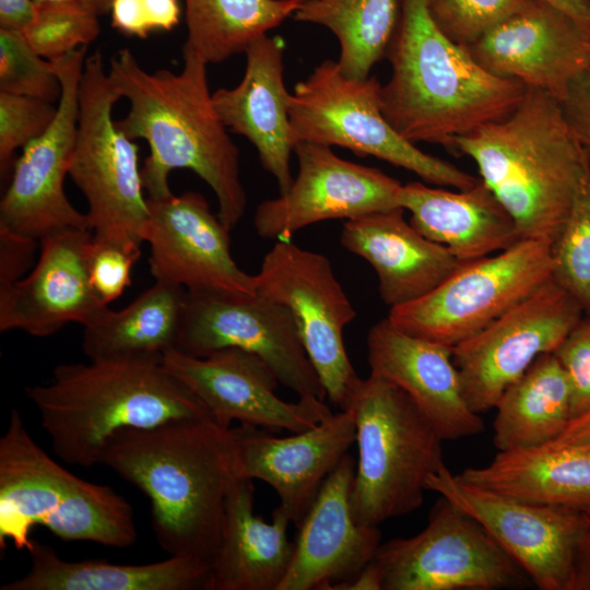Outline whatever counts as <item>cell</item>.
Instances as JSON below:
<instances>
[{"instance_id": "1", "label": "cell", "mask_w": 590, "mask_h": 590, "mask_svg": "<svg viewBox=\"0 0 590 590\" xmlns=\"http://www.w3.org/2000/svg\"><path fill=\"white\" fill-rule=\"evenodd\" d=\"M184 67L148 72L134 55L120 49L110 61L108 76L118 94L130 103L116 120L131 140L148 142L150 154L141 168L150 199L173 194L168 177L177 168L196 173L214 192L219 217L232 231L246 210L239 152L212 102L206 66L192 49L182 47Z\"/></svg>"}, {"instance_id": "2", "label": "cell", "mask_w": 590, "mask_h": 590, "mask_svg": "<svg viewBox=\"0 0 590 590\" xmlns=\"http://www.w3.org/2000/svg\"><path fill=\"white\" fill-rule=\"evenodd\" d=\"M236 427L212 418L127 428L105 444L98 464L143 492L152 529L169 556L211 562L236 471Z\"/></svg>"}, {"instance_id": "3", "label": "cell", "mask_w": 590, "mask_h": 590, "mask_svg": "<svg viewBox=\"0 0 590 590\" xmlns=\"http://www.w3.org/2000/svg\"><path fill=\"white\" fill-rule=\"evenodd\" d=\"M386 57L391 76L381 85V109L411 143L446 148L460 135L509 115L527 87L484 69L434 23L424 0H401Z\"/></svg>"}, {"instance_id": "4", "label": "cell", "mask_w": 590, "mask_h": 590, "mask_svg": "<svg viewBox=\"0 0 590 590\" xmlns=\"http://www.w3.org/2000/svg\"><path fill=\"white\" fill-rule=\"evenodd\" d=\"M448 149L474 161L522 239L554 244L589 161L559 99L527 88L509 115L455 138Z\"/></svg>"}, {"instance_id": "5", "label": "cell", "mask_w": 590, "mask_h": 590, "mask_svg": "<svg viewBox=\"0 0 590 590\" xmlns=\"http://www.w3.org/2000/svg\"><path fill=\"white\" fill-rule=\"evenodd\" d=\"M25 394L36 406L55 453L85 468L98 464L105 444L121 429L211 418L160 359L60 364L49 382L26 387Z\"/></svg>"}, {"instance_id": "6", "label": "cell", "mask_w": 590, "mask_h": 590, "mask_svg": "<svg viewBox=\"0 0 590 590\" xmlns=\"http://www.w3.org/2000/svg\"><path fill=\"white\" fill-rule=\"evenodd\" d=\"M347 410L358 447L351 495L355 520L379 526L420 508L428 476L445 465L444 440L433 424L403 390L370 374Z\"/></svg>"}, {"instance_id": "7", "label": "cell", "mask_w": 590, "mask_h": 590, "mask_svg": "<svg viewBox=\"0 0 590 590\" xmlns=\"http://www.w3.org/2000/svg\"><path fill=\"white\" fill-rule=\"evenodd\" d=\"M121 98L99 51L86 57L79 91V122L69 176L84 194L94 239L141 251L150 211L139 148L117 126Z\"/></svg>"}, {"instance_id": "8", "label": "cell", "mask_w": 590, "mask_h": 590, "mask_svg": "<svg viewBox=\"0 0 590 590\" xmlns=\"http://www.w3.org/2000/svg\"><path fill=\"white\" fill-rule=\"evenodd\" d=\"M380 93L376 76L350 78L338 62L322 61L296 84L291 96L295 144L344 148L358 156H374L404 168L439 187L464 190L479 182L474 176L402 138L382 113Z\"/></svg>"}, {"instance_id": "9", "label": "cell", "mask_w": 590, "mask_h": 590, "mask_svg": "<svg viewBox=\"0 0 590 590\" xmlns=\"http://www.w3.org/2000/svg\"><path fill=\"white\" fill-rule=\"evenodd\" d=\"M552 279V244L526 238L463 262L428 294L390 308L387 318L413 337L453 347Z\"/></svg>"}, {"instance_id": "10", "label": "cell", "mask_w": 590, "mask_h": 590, "mask_svg": "<svg viewBox=\"0 0 590 590\" xmlns=\"http://www.w3.org/2000/svg\"><path fill=\"white\" fill-rule=\"evenodd\" d=\"M374 560L384 590H497L531 581L476 519L442 496L421 532L381 543Z\"/></svg>"}, {"instance_id": "11", "label": "cell", "mask_w": 590, "mask_h": 590, "mask_svg": "<svg viewBox=\"0 0 590 590\" xmlns=\"http://www.w3.org/2000/svg\"><path fill=\"white\" fill-rule=\"evenodd\" d=\"M256 293L285 306L330 402L347 410L361 381L347 356L343 330L356 311L330 260L279 240L255 274Z\"/></svg>"}, {"instance_id": "12", "label": "cell", "mask_w": 590, "mask_h": 590, "mask_svg": "<svg viewBox=\"0 0 590 590\" xmlns=\"http://www.w3.org/2000/svg\"><path fill=\"white\" fill-rule=\"evenodd\" d=\"M85 59L83 46L50 60L61 83L57 114L45 132L22 149L0 201V227L16 235L40 241L68 228L91 229L86 213L70 203L63 187L75 145Z\"/></svg>"}, {"instance_id": "13", "label": "cell", "mask_w": 590, "mask_h": 590, "mask_svg": "<svg viewBox=\"0 0 590 590\" xmlns=\"http://www.w3.org/2000/svg\"><path fill=\"white\" fill-rule=\"evenodd\" d=\"M583 315L579 303L552 279L455 345L452 358L470 408L480 415L494 409L539 356L556 351Z\"/></svg>"}, {"instance_id": "14", "label": "cell", "mask_w": 590, "mask_h": 590, "mask_svg": "<svg viewBox=\"0 0 590 590\" xmlns=\"http://www.w3.org/2000/svg\"><path fill=\"white\" fill-rule=\"evenodd\" d=\"M227 347L260 356L280 384L298 398H324L296 322L285 306L258 293L187 292L176 349L192 356H205Z\"/></svg>"}, {"instance_id": "15", "label": "cell", "mask_w": 590, "mask_h": 590, "mask_svg": "<svg viewBox=\"0 0 590 590\" xmlns=\"http://www.w3.org/2000/svg\"><path fill=\"white\" fill-rule=\"evenodd\" d=\"M426 489L476 519L539 589H569L580 509L503 495L461 480L446 464L428 476Z\"/></svg>"}, {"instance_id": "16", "label": "cell", "mask_w": 590, "mask_h": 590, "mask_svg": "<svg viewBox=\"0 0 590 590\" xmlns=\"http://www.w3.org/2000/svg\"><path fill=\"white\" fill-rule=\"evenodd\" d=\"M162 363L203 403L212 420L224 427L234 421L269 432L299 433L332 414L323 399L286 402L275 393L280 381L257 354L236 347L192 356L172 349Z\"/></svg>"}, {"instance_id": "17", "label": "cell", "mask_w": 590, "mask_h": 590, "mask_svg": "<svg viewBox=\"0 0 590 590\" xmlns=\"http://www.w3.org/2000/svg\"><path fill=\"white\" fill-rule=\"evenodd\" d=\"M294 152L298 173L290 189L256 209L260 237L286 240L317 222L402 209L403 185L380 169L344 160L322 144L298 142Z\"/></svg>"}, {"instance_id": "18", "label": "cell", "mask_w": 590, "mask_h": 590, "mask_svg": "<svg viewBox=\"0 0 590 590\" xmlns=\"http://www.w3.org/2000/svg\"><path fill=\"white\" fill-rule=\"evenodd\" d=\"M144 241L155 281L194 294H256L255 275L244 272L231 255L229 229L194 191L148 198Z\"/></svg>"}, {"instance_id": "19", "label": "cell", "mask_w": 590, "mask_h": 590, "mask_svg": "<svg viewBox=\"0 0 590 590\" xmlns=\"http://www.w3.org/2000/svg\"><path fill=\"white\" fill-rule=\"evenodd\" d=\"M465 48L491 73L559 101L590 67V33L542 0H533Z\"/></svg>"}, {"instance_id": "20", "label": "cell", "mask_w": 590, "mask_h": 590, "mask_svg": "<svg viewBox=\"0 0 590 590\" xmlns=\"http://www.w3.org/2000/svg\"><path fill=\"white\" fill-rule=\"evenodd\" d=\"M236 430L237 475L269 484L279 496V507L296 528L327 477L356 441L350 410L332 413L316 426L287 437L245 425Z\"/></svg>"}, {"instance_id": "21", "label": "cell", "mask_w": 590, "mask_h": 590, "mask_svg": "<svg viewBox=\"0 0 590 590\" xmlns=\"http://www.w3.org/2000/svg\"><path fill=\"white\" fill-rule=\"evenodd\" d=\"M93 232L68 228L39 241L31 273L0 290V331L47 337L69 322L86 324L104 305L88 279Z\"/></svg>"}, {"instance_id": "22", "label": "cell", "mask_w": 590, "mask_h": 590, "mask_svg": "<svg viewBox=\"0 0 590 590\" xmlns=\"http://www.w3.org/2000/svg\"><path fill=\"white\" fill-rule=\"evenodd\" d=\"M354 459L345 455L306 514L278 590H330L355 578L381 544L378 526L358 523L352 511Z\"/></svg>"}, {"instance_id": "23", "label": "cell", "mask_w": 590, "mask_h": 590, "mask_svg": "<svg viewBox=\"0 0 590 590\" xmlns=\"http://www.w3.org/2000/svg\"><path fill=\"white\" fill-rule=\"evenodd\" d=\"M367 352L370 375L403 390L442 440L484 430L480 414L464 398L451 346L413 337L385 318L370 328Z\"/></svg>"}, {"instance_id": "24", "label": "cell", "mask_w": 590, "mask_h": 590, "mask_svg": "<svg viewBox=\"0 0 590 590\" xmlns=\"http://www.w3.org/2000/svg\"><path fill=\"white\" fill-rule=\"evenodd\" d=\"M284 42L262 35L245 50L246 70L238 85L212 93L214 109L228 131L245 137L262 167L286 192L294 178L290 157L295 141L290 120L292 94L284 83Z\"/></svg>"}, {"instance_id": "25", "label": "cell", "mask_w": 590, "mask_h": 590, "mask_svg": "<svg viewBox=\"0 0 590 590\" xmlns=\"http://www.w3.org/2000/svg\"><path fill=\"white\" fill-rule=\"evenodd\" d=\"M403 212L396 209L346 220L340 235L347 251L374 268L380 298L390 308L428 294L463 263L416 231Z\"/></svg>"}, {"instance_id": "26", "label": "cell", "mask_w": 590, "mask_h": 590, "mask_svg": "<svg viewBox=\"0 0 590 590\" xmlns=\"http://www.w3.org/2000/svg\"><path fill=\"white\" fill-rule=\"evenodd\" d=\"M252 481L237 476L229 488L206 590H278L287 573L295 545L287 536L291 520L279 506L271 522L255 514Z\"/></svg>"}, {"instance_id": "27", "label": "cell", "mask_w": 590, "mask_h": 590, "mask_svg": "<svg viewBox=\"0 0 590 590\" xmlns=\"http://www.w3.org/2000/svg\"><path fill=\"white\" fill-rule=\"evenodd\" d=\"M400 206L410 213L416 231L463 262L503 251L522 239L510 214L481 180L456 191L408 182L400 192Z\"/></svg>"}, {"instance_id": "28", "label": "cell", "mask_w": 590, "mask_h": 590, "mask_svg": "<svg viewBox=\"0 0 590 590\" xmlns=\"http://www.w3.org/2000/svg\"><path fill=\"white\" fill-rule=\"evenodd\" d=\"M76 475L57 463L28 434L16 409L0 438V546H33L31 532L44 527Z\"/></svg>"}, {"instance_id": "29", "label": "cell", "mask_w": 590, "mask_h": 590, "mask_svg": "<svg viewBox=\"0 0 590 590\" xmlns=\"http://www.w3.org/2000/svg\"><path fill=\"white\" fill-rule=\"evenodd\" d=\"M28 571L0 590H206L210 563L185 556L141 565L66 560L33 540Z\"/></svg>"}, {"instance_id": "30", "label": "cell", "mask_w": 590, "mask_h": 590, "mask_svg": "<svg viewBox=\"0 0 590 590\" xmlns=\"http://www.w3.org/2000/svg\"><path fill=\"white\" fill-rule=\"evenodd\" d=\"M521 500L582 509L590 505V451L544 444L498 451L486 465L457 474Z\"/></svg>"}, {"instance_id": "31", "label": "cell", "mask_w": 590, "mask_h": 590, "mask_svg": "<svg viewBox=\"0 0 590 590\" xmlns=\"http://www.w3.org/2000/svg\"><path fill=\"white\" fill-rule=\"evenodd\" d=\"M187 291L155 281L130 305L102 307L83 326L82 350L90 361L150 358L162 361L176 349Z\"/></svg>"}, {"instance_id": "32", "label": "cell", "mask_w": 590, "mask_h": 590, "mask_svg": "<svg viewBox=\"0 0 590 590\" xmlns=\"http://www.w3.org/2000/svg\"><path fill=\"white\" fill-rule=\"evenodd\" d=\"M498 451L548 444L571 418V388L554 353L539 356L500 396L495 408Z\"/></svg>"}, {"instance_id": "33", "label": "cell", "mask_w": 590, "mask_h": 590, "mask_svg": "<svg viewBox=\"0 0 590 590\" xmlns=\"http://www.w3.org/2000/svg\"><path fill=\"white\" fill-rule=\"evenodd\" d=\"M400 11L398 0H304L292 16L329 28L340 44L342 72L366 79L386 57Z\"/></svg>"}, {"instance_id": "34", "label": "cell", "mask_w": 590, "mask_h": 590, "mask_svg": "<svg viewBox=\"0 0 590 590\" xmlns=\"http://www.w3.org/2000/svg\"><path fill=\"white\" fill-rule=\"evenodd\" d=\"M304 0H185V46L206 63L245 52L258 37L292 16Z\"/></svg>"}, {"instance_id": "35", "label": "cell", "mask_w": 590, "mask_h": 590, "mask_svg": "<svg viewBox=\"0 0 590 590\" xmlns=\"http://www.w3.org/2000/svg\"><path fill=\"white\" fill-rule=\"evenodd\" d=\"M44 527L64 541L127 547L138 538L131 505L111 487L75 476Z\"/></svg>"}, {"instance_id": "36", "label": "cell", "mask_w": 590, "mask_h": 590, "mask_svg": "<svg viewBox=\"0 0 590 590\" xmlns=\"http://www.w3.org/2000/svg\"><path fill=\"white\" fill-rule=\"evenodd\" d=\"M553 280L590 315V161L580 176L565 224L552 245Z\"/></svg>"}, {"instance_id": "37", "label": "cell", "mask_w": 590, "mask_h": 590, "mask_svg": "<svg viewBox=\"0 0 590 590\" xmlns=\"http://www.w3.org/2000/svg\"><path fill=\"white\" fill-rule=\"evenodd\" d=\"M99 31L98 15L87 7L44 1L35 3L34 14L22 33L38 55L54 60L88 45Z\"/></svg>"}, {"instance_id": "38", "label": "cell", "mask_w": 590, "mask_h": 590, "mask_svg": "<svg viewBox=\"0 0 590 590\" xmlns=\"http://www.w3.org/2000/svg\"><path fill=\"white\" fill-rule=\"evenodd\" d=\"M0 92L50 103L61 96L52 62L38 55L19 30L0 27Z\"/></svg>"}, {"instance_id": "39", "label": "cell", "mask_w": 590, "mask_h": 590, "mask_svg": "<svg viewBox=\"0 0 590 590\" xmlns=\"http://www.w3.org/2000/svg\"><path fill=\"white\" fill-rule=\"evenodd\" d=\"M533 0H424L430 17L451 40L469 46Z\"/></svg>"}, {"instance_id": "40", "label": "cell", "mask_w": 590, "mask_h": 590, "mask_svg": "<svg viewBox=\"0 0 590 590\" xmlns=\"http://www.w3.org/2000/svg\"><path fill=\"white\" fill-rule=\"evenodd\" d=\"M57 114L54 103L0 92V170L3 178L13 166V156L39 137Z\"/></svg>"}, {"instance_id": "41", "label": "cell", "mask_w": 590, "mask_h": 590, "mask_svg": "<svg viewBox=\"0 0 590 590\" xmlns=\"http://www.w3.org/2000/svg\"><path fill=\"white\" fill-rule=\"evenodd\" d=\"M141 251H131L121 246L94 239L90 246L87 269L91 286L104 304L121 296L131 285V269Z\"/></svg>"}, {"instance_id": "42", "label": "cell", "mask_w": 590, "mask_h": 590, "mask_svg": "<svg viewBox=\"0 0 590 590\" xmlns=\"http://www.w3.org/2000/svg\"><path fill=\"white\" fill-rule=\"evenodd\" d=\"M571 388V418L590 408V315L585 314L554 352Z\"/></svg>"}, {"instance_id": "43", "label": "cell", "mask_w": 590, "mask_h": 590, "mask_svg": "<svg viewBox=\"0 0 590 590\" xmlns=\"http://www.w3.org/2000/svg\"><path fill=\"white\" fill-rule=\"evenodd\" d=\"M110 15L118 32L143 39L155 31H172L180 7L178 0H114Z\"/></svg>"}, {"instance_id": "44", "label": "cell", "mask_w": 590, "mask_h": 590, "mask_svg": "<svg viewBox=\"0 0 590 590\" xmlns=\"http://www.w3.org/2000/svg\"><path fill=\"white\" fill-rule=\"evenodd\" d=\"M559 102L573 133L590 161V67L574 80Z\"/></svg>"}, {"instance_id": "45", "label": "cell", "mask_w": 590, "mask_h": 590, "mask_svg": "<svg viewBox=\"0 0 590 590\" xmlns=\"http://www.w3.org/2000/svg\"><path fill=\"white\" fill-rule=\"evenodd\" d=\"M39 241L0 227V290L23 279L30 269Z\"/></svg>"}, {"instance_id": "46", "label": "cell", "mask_w": 590, "mask_h": 590, "mask_svg": "<svg viewBox=\"0 0 590 590\" xmlns=\"http://www.w3.org/2000/svg\"><path fill=\"white\" fill-rule=\"evenodd\" d=\"M582 516L568 590H590V505L580 509Z\"/></svg>"}, {"instance_id": "47", "label": "cell", "mask_w": 590, "mask_h": 590, "mask_svg": "<svg viewBox=\"0 0 590 590\" xmlns=\"http://www.w3.org/2000/svg\"><path fill=\"white\" fill-rule=\"evenodd\" d=\"M548 444L590 451V408L570 418L560 434Z\"/></svg>"}, {"instance_id": "48", "label": "cell", "mask_w": 590, "mask_h": 590, "mask_svg": "<svg viewBox=\"0 0 590 590\" xmlns=\"http://www.w3.org/2000/svg\"><path fill=\"white\" fill-rule=\"evenodd\" d=\"M34 10V0H0V27L22 31Z\"/></svg>"}, {"instance_id": "49", "label": "cell", "mask_w": 590, "mask_h": 590, "mask_svg": "<svg viewBox=\"0 0 590 590\" xmlns=\"http://www.w3.org/2000/svg\"><path fill=\"white\" fill-rule=\"evenodd\" d=\"M330 590H384L382 571L373 559L355 578L335 583Z\"/></svg>"}, {"instance_id": "50", "label": "cell", "mask_w": 590, "mask_h": 590, "mask_svg": "<svg viewBox=\"0 0 590 590\" xmlns=\"http://www.w3.org/2000/svg\"><path fill=\"white\" fill-rule=\"evenodd\" d=\"M576 21L590 33V3L587 0H542Z\"/></svg>"}, {"instance_id": "51", "label": "cell", "mask_w": 590, "mask_h": 590, "mask_svg": "<svg viewBox=\"0 0 590 590\" xmlns=\"http://www.w3.org/2000/svg\"><path fill=\"white\" fill-rule=\"evenodd\" d=\"M44 1H70L81 3L94 11L98 16L110 12L114 2V0H34L35 3Z\"/></svg>"}, {"instance_id": "52", "label": "cell", "mask_w": 590, "mask_h": 590, "mask_svg": "<svg viewBox=\"0 0 590 590\" xmlns=\"http://www.w3.org/2000/svg\"><path fill=\"white\" fill-rule=\"evenodd\" d=\"M590 3V0H587Z\"/></svg>"}]
</instances>
